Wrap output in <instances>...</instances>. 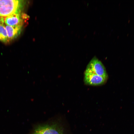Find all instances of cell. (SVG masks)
Here are the masks:
<instances>
[{
	"label": "cell",
	"instance_id": "3957f363",
	"mask_svg": "<svg viewBox=\"0 0 134 134\" xmlns=\"http://www.w3.org/2000/svg\"><path fill=\"white\" fill-rule=\"evenodd\" d=\"M107 79L93 73L85 71L84 80L85 83L92 86H98L105 83Z\"/></svg>",
	"mask_w": 134,
	"mask_h": 134
},
{
	"label": "cell",
	"instance_id": "ba28073f",
	"mask_svg": "<svg viewBox=\"0 0 134 134\" xmlns=\"http://www.w3.org/2000/svg\"><path fill=\"white\" fill-rule=\"evenodd\" d=\"M5 18L0 17V26L4 25V23Z\"/></svg>",
	"mask_w": 134,
	"mask_h": 134
},
{
	"label": "cell",
	"instance_id": "7a4b0ae2",
	"mask_svg": "<svg viewBox=\"0 0 134 134\" xmlns=\"http://www.w3.org/2000/svg\"><path fill=\"white\" fill-rule=\"evenodd\" d=\"M85 71L91 72L107 79L108 75L102 62L94 57L87 65Z\"/></svg>",
	"mask_w": 134,
	"mask_h": 134
},
{
	"label": "cell",
	"instance_id": "6da1fadb",
	"mask_svg": "<svg viewBox=\"0 0 134 134\" xmlns=\"http://www.w3.org/2000/svg\"><path fill=\"white\" fill-rule=\"evenodd\" d=\"M24 1L0 0V17H6L13 14L21 12Z\"/></svg>",
	"mask_w": 134,
	"mask_h": 134
},
{
	"label": "cell",
	"instance_id": "52a82bcc",
	"mask_svg": "<svg viewBox=\"0 0 134 134\" xmlns=\"http://www.w3.org/2000/svg\"><path fill=\"white\" fill-rule=\"evenodd\" d=\"M0 41L4 43L8 42L7 32L4 24L0 26Z\"/></svg>",
	"mask_w": 134,
	"mask_h": 134
},
{
	"label": "cell",
	"instance_id": "8992f818",
	"mask_svg": "<svg viewBox=\"0 0 134 134\" xmlns=\"http://www.w3.org/2000/svg\"><path fill=\"white\" fill-rule=\"evenodd\" d=\"M7 32L8 42L17 37L20 34L22 27L12 26L6 25H5Z\"/></svg>",
	"mask_w": 134,
	"mask_h": 134
},
{
	"label": "cell",
	"instance_id": "277c9868",
	"mask_svg": "<svg viewBox=\"0 0 134 134\" xmlns=\"http://www.w3.org/2000/svg\"><path fill=\"white\" fill-rule=\"evenodd\" d=\"M21 12L13 14L5 17L4 23L6 25L12 26H23V21Z\"/></svg>",
	"mask_w": 134,
	"mask_h": 134
},
{
	"label": "cell",
	"instance_id": "5b68a950",
	"mask_svg": "<svg viewBox=\"0 0 134 134\" xmlns=\"http://www.w3.org/2000/svg\"><path fill=\"white\" fill-rule=\"evenodd\" d=\"M34 134H62V133L61 131L56 126H46L38 128Z\"/></svg>",
	"mask_w": 134,
	"mask_h": 134
}]
</instances>
